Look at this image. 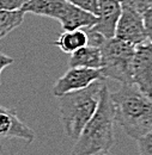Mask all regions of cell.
<instances>
[{"label":"cell","instance_id":"6da1fadb","mask_svg":"<svg viewBox=\"0 0 152 155\" xmlns=\"http://www.w3.org/2000/svg\"><path fill=\"white\" fill-rule=\"evenodd\" d=\"M115 122L134 140L152 129V98L144 94L134 84H122L110 93Z\"/></svg>","mask_w":152,"mask_h":155},{"label":"cell","instance_id":"7a4b0ae2","mask_svg":"<svg viewBox=\"0 0 152 155\" xmlns=\"http://www.w3.org/2000/svg\"><path fill=\"white\" fill-rule=\"evenodd\" d=\"M115 114L110 91L105 85L102 90L97 110L81 130L71 155H96L110 150L115 144Z\"/></svg>","mask_w":152,"mask_h":155},{"label":"cell","instance_id":"3957f363","mask_svg":"<svg viewBox=\"0 0 152 155\" xmlns=\"http://www.w3.org/2000/svg\"><path fill=\"white\" fill-rule=\"evenodd\" d=\"M105 80H97L86 88L60 97L59 110L65 134L77 140L97 110Z\"/></svg>","mask_w":152,"mask_h":155},{"label":"cell","instance_id":"277c9868","mask_svg":"<svg viewBox=\"0 0 152 155\" xmlns=\"http://www.w3.org/2000/svg\"><path fill=\"white\" fill-rule=\"evenodd\" d=\"M102 55V74L122 84H133L132 62L135 47L117 38L105 39L99 47Z\"/></svg>","mask_w":152,"mask_h":155},{"label":"cell","instance_id":"5b68a950","mask_svg":"<svg viewBox=\"0 0 152 155\" xmlns=\"http://www.w3.org/2000/svg\"><path fill=\"white\" fill-rule=\"evenodd\" d=\"M97 80H105L101 69L70 67V69L55 81L52 93L60 98L64 94L86 88Z\"/></svg>","mask_w":152,"mask_h":155},{"label":"cell","instance_id":"8992f818","mask_svg":"<svg viewBox=\"0 0 152 155\" xmlns=\"http://www.w3.org/2000/svg\"><path fill=\"white\" fill-rule=\"evenodd\" d=\"M132 80L144 94L152 98V43L149 41L135 47Z\"/></svg>","mask_w":152,"mask_h":155},{"label":"cell","instance_id":"52a82bcc","mask_svg":"<svg viewBox=\"0 0 152 155\" xmlns=\"http://www.w3.org/2000/svg\"><path fill=\"white\" fill-rule=\"evenodd\" d=\"M114 37L125 41L130 44H133L134 47L147 42L143 15L135 12L131 8L122 7L121 16L119 18L116 29H115Z\"/></svg>","mask_w":152,"mask_h":155},{"label":"cell","instance_id":"ba28073f","mask_svg":"<svg viewBox=\"0 0 152 155\" xmlns=\"http://www.w3.org/2000/svg\"><path fill=\"white\" fill-rule=\"evenodd\" d=\"M121 11L122 6L117 0H98L97 21L95 25L90 26V29L102 35L105 39L114 38Z\"/></svg>","mask_w":152,"mask_h":155},{"label":"cell","instance_id":"9c48e42d","mask_svg":"<svg viewBox=\"0 0 152 155\" xmlns=\"http://www.w3.org/2000/svg\"><path fill=\"white\" fill-rule=\"evenodd\" d=\"M0 137L19 138L31 143L35 140V133L19 119L17 112L13 109L0 105Z\"/></svg>","mask_w":152,"mask_h":155},{"label":"cell","instance_id":"30bf717a","mask_svg":"<svg viewBox=\"0 0 152 155\" xmlns=\"http://www.w3.org/2000/svg\"><path fill=\"white\" fill-rule=\"evenodd\" d=\"M67 0H29L23 7L24 13H34L48 18L60 20L68 7Z\"/></svg>","mask_w":152,"mask_h":155},{"label":"cell","instance_id":"8fae6325","mask_svg":"<svg viewBox=\"0 0 152 155\" xmlns=\"http://www.w3.org/2000/svg\"><path fill=\"white\" fill-rule=\"evenodd\" d=\"M62 29L67 30H78V29H86L95 25L97 17L95 15L86 12L72 4H68V7L61 19L59 20Z\"/></svg>","mask_w":152,"mask_h":155},{"label":"cell","instance_id":"7c38bea8","mask_svg":"<svg viewBox=\"0 0 152 155\" xmlns=\"http://www.w3.org/2000/svg\"><path fill=\"white\" fill-rule=\"evenodd\" d=\"M70 67H83L101 69L102 67V55L101 49L92 45H85L71 54L68 60Z\"/></svg>","mask_w":152,"mask_h":155},{"label":"cell","instance_id":"4fadbf2b","mask_svg":"<svg viewBox=\"0 0 152 155\" xmlns=\"http://www.w3.org/2000/svg\"><path fill=\"white\" fill-rule=\"evenodd\" d=\"M53 45H57L66 54H72L76 50L88 45V36L83 29L67 30L64 31L57 41L53 42Z\"/></svg>","mask_w":152,"mask_h":155},{"label":"cell","instance_id":"5bb4252c","mask_svg":"<svg viewBox=\"0 0 152 155\" xmlns=\"http://www.w3.org/2000/svg\"><path fill=\"white\" fill-rule=\"evenodd\" d=\"M24 15L25 13L22 10L17 11L0 10V39H2L11 31L18 28L24 20Z\"/></svg>","mask_w":152,"mask_h":155},{"label":"cell","instance_id":"9a60e30c","mask_svg":"<svg viewBox=\"0 0 152 155\" xmlns=\"http://www.w3.org/2000/svg\"><path fill=\"white\" fill-rule=\"evenodd\" d=\"M122 7L131 8L135 12L144 15L150 7H152V0H117Z\"/></svg>","mask_w":152,"mask_h":155},{"label":"cell","instance_id":"2e32d148","mask_svg":"<svg viewBox=\"0 0 152 155\" xmlns=\"http://www.w3.org/2000/svg\"><path fill=\"white\" fill-rule=\"evenodd\" d=\"M136 142L139 155H152V129H150L145 135L139 137Z\"/></svg>","mask_w":152,"mask_h":155},{"label":"cell","instance_id":"e0dca14e","mask_svg":"<svg viewBox=\"0 0 152 155\" xmlns=\"http://www.w3.org/2000/svg\"><path fill=\"white\" fill-rule=\"evenodd\" d=\"M70 4L74 5L77 7L90 12L92 15L97 16V11H98V0H67Z\"/></svg>","mask_w":152,"mask_h":155},{"label":"cell","instance_id":"ac0fdd59","mask_svg":"<svg viewBox=\"0 0 152 155\" xmlns=\"http://www.w3.org/2000/svg\"><path fill=\"white\" fill-rule=\"evenodd\" d=\"M29 0H0V10L5 11H17L22 10V7Z\"/></svg>","mask_w":152,"mask_h":155},{"label":"cell","instance_id":"d6986e66","mask_svg":"<svg viewBox=\"0 0 152 155\" xmlns=\"http://www.w3.org/2000/svg\"><path fill=\"white\" fill-rule=\"evenodd\" d=\"M143 20H144V28L146 31L147 41L152 43V7H150L143 15Z\"/></svg>","mask_w":152,"mask_h":155},{"label":"cell","instance_id":"ffe728a7","mask_svg":"<svg viewBox=\"0 0 152 155\" xmlns=\"http://www.w3.org/2000/svg\"><path fill=\"white\" fill-rule=\"evenodd\" d=\"M13 62H15V60L11 58V56L0 53V84H1V72H2L6 67L11 66Z\"/></svg>","mask_w":152,"mask_h":155},{"label":"cell","instance_id":"44dd1931","mask_svg":"<svg viewBox=\"0 0 152 155\" xmlns=\"http://www.w3.org/2000/svg\"><path fill=\"white\" fill-rule=\"evenodd\" d=\"M96 155H122L121 153L120 154H115V153H112L110 150H107V152H102V153H98V154Z\"/></svg>","mask_w":152,"mask_h":155},{"label":"cell","instance_id":"7402d4cb","mask_svg":"<svg viewBox=\"0 0 152 155\" xmlns=\"http://www.w3.org/2000/svg\"><path fill=\"white\" fill-rule=\"evenodd\" d=\"M0 155H7L6 153H4V149H2V147H1V144H0Z\"/></svg>","mask_w":152,"mask_h":155}]
</instances>
